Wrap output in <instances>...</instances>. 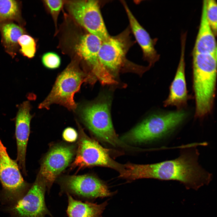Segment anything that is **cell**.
<instances>
[{
	"instance_id": "6da1fadb",
	"label": "cell",
	"mask_w": 217,
	"mask_h": 217,
	"mask_svg": "<svg viewBox=\"0 0 217 217\" xmlns=\"http://www.w3.org/2000/svg\"><path fill=\"white\" fill-rule=\"evenodd\" d=\"M196 149H185L176 159L149 164L128 163L123 165L119 177L130 181L154 178L179 181L187 189L197 190L208 185L212 175L199 165Z\"/></svg>"
},
{
	"instance_id": "7a4b0ae2",
	"label": "cell",
	"mask_w": 217,
	"mask_h": 217,
	"mask_svg": "<svg viewBox=\"0 0 217 217\" xmlns=\"http://www.w3.org/2000/svg\"><path fill=\"white\" fill-rule=\"evenodd\" d=\"M187 115L182 110L151 115L123 135L121 140L140 143L161 138L181 124Z\"/></svg>"
},
{
	"instance_id": "277c9868",
	"label": "cell",
	"mask_w": 217,
	"mask_h": 217,
	"mask_svg": "<svg viewBox=\"0 0 217 217\" xmlns=\"http://www.w3.org/2000/svg\"><path fill=\"white\" fill-rule=\"evenodd\" d=\"M87 75L75 64H70L58 76L50 93L39 108L49 109L51 105L57 104L74 111L77 105L74 95L89 78Z\"/></svg>"
},
{
	"instance_id": "cb8c5ba5",
	"label": "cell",
	"mask_w": 217,
	"mask_h": 217,
	"mask_svg": "<svg viewBox=\"0 0 217 217\" xmlns=\"http://www.w3.org/2000/svg\"><path fill=\"white\" fill-rule=\"evenodd\" d=\"M63 137L65 140L68 142H72L77 140V134L74 128L69 127L66 128L64 131Z\"/></svg>"
},
{
	"instance_id": "4fadbf2b",
	"label": "cell",
	"mask_w": 217,
	"mask_h": 217,
	"mask_svg": "<svg viewBox=\"0 0 217 217\" xmlns=\"http://www.w3.org/2000/svg\"><path fill=\"white\" fill-rule=\"evenodd\" d=\"M30 109L29 102H24L19 106L15 120V133L17 150L16 162L24 175L27 174L26 155L30 133V123L33 117L30 113Z\"/></svg>"
},
{
	"instance_id": "ac0fdd59",
	"label": "cell",
	"mask_w": 217,
	"mask_h": 217,
	"mask_svg": "<svg viewBox=\"0 0 217 217\" xmlns=\"http://www.w3.org/2000/svg\"><path fill=\"white\" fill-rule=\"evenodd\" d=\"M0 27L4 46L8 52L13 53L17 47L19 38L24 34V30L12 23H4Z\"/></svg>"
},
{
	"instance_id": "30bf717a",
	"label": "cell",
	"mask_w": 217,
	"mask_h": 217,
	"mask_svg": "<svg viewBox=\"0 0 217 217\" xmlns=\"http://www.w3.org/2000/svg\"><path fill=\"white\" fill-rule=\"evenodd\" d=\"M74 154L72 147L58 145L52 148L46 156L38 175L44 180L48 191L58 175L68 165Z\"/></svg>"
},
{
	"instance_id": "9a60e30c",
	"label": "cell",
	"mask_w": 217,
	"mask_h": 217,
	"mask_svg": "<svg viewBox=\"0 0 217 217\" xmlns=\"http://www.w3.org/2000/svg\"><path fill=\"white\" fill-rule=\"evenodd\" d=\"M127 16L130 27L143 53L144 58L149 63V67L159 60V56L155 48V41L141 26L130 10L126 4L122 2Z\"/></svg>"
},
{
	"instance_id": "ba28073f",
	"label": "cell",
	"mask_w": 217,
	"mask_h": 217,
	"mask_svg": "<svg viewBox=\"0 0 217 217\" xmlns=\"http://www.w3.org/2000/svg\"><path fill=\"white\" fill-rule=\"evenodd\" d=\"M69 9L76 20L91 34L102 41L110 36L102 16L98 1H75L69 4Z\"/></svg>"
},
{
	"instance_id": "7402d4cb",
	"label": "cell",
	"mask_w": 217,
	"mask_h": 217,
	"mask_svg": "<svg viewBox=\"0 0 217 217\" xmlns=\"http://www.w3.org/2000/svg\"><path fill=\"white\" fill-rule=\"evenodd\" d=\"M42 61L45 67L50 69L57 68L61 64V59L59 56L52 52L44 54L42 57Z\"/></svg>"
},
{
	"instance_id": "9c48e42d",
	"label": "cell",
	"mask_w": 217,
	"mask_h": 217,
	"mask_svg": "<svg viewBox=\"0 0 217 217\" xmlns=\"http://www.w3.org/2000/svg\"><path fill=\"white\" fill-rule=\"evenodd\" d=\"M95 166L109 167L119 172L122 165L111 158L107 149L96 141L84 136L79 141L77 155L72 167L81 168Z\"/></svg>"
},
{
	"instance_id": "8fae6325",
	"label": "cell",
	"mask_w": 217,
	"mask_h": 217,
	"mask_svg": "<svg viewBox=\"0 0 217 217\" xmlns=\"http://www.w3.org/2000/svg\"><path fill=\"white\" fill-rule=\"evenodd\" d=\"M102 41L97 36L90 33L83 36L76 47L77 53L92 67V71L102 84H108L112 81L111 75L100 63L99 53Z\"/></svg>"
},
{
	"instance_id": "5b68a950",
	"label": "cell",
	"mask_w": 217,
	"mask_h": 217,
	"mask_svg": "<svg viewBox=\"0 0 217 217\" xmlns=\"http://www.w3.org/2000/svg\"><path fill=\"white\" fill-rule=\"evenodd\" d=\"M0 182L2 187L0 199L10 206L20 200L31 186L24 180L16 161L9 157L0 140Z\"/></svg>"
},
{
	"instance_id": "ffe728a7",
	"label": "cell",
	"mask_w": 217,
	"mask_h": 217,
	"mask_svg": "<svg viewBox=\"0 0 217 217\" xmlns=\"http://www.w3.org/2000/svg\"><path fill=\"white\" fill-rule=\"evenodd\" d=\"M21 46L20 51L25 56L29 58H33L36 51V44L34 39L29 35L23 34L18 41Z\"/></svg>"
},
{
	"instance_id": "3957f363",
	"label": "cell",
	"mask_w": 217,
	"mask_h": 217,
	"mask_svg": "<svg viewBox=\"0 0 217 217\" xmlns=\"http://www.w3.org/2000/svg\"><path fill=\"white\" fill-rule=\"evenodd\" d=\"M104 96L82 108L80 115L89 129L97 137L114 146L130 148L115 132L110 112L111 99Z\"/></svg>"
},
{
	"instance_id": "2e32d148",
	"label": "cell",
	"mask_w": 217,
	"mask_h": 217,
	"mask_svg": "<svg viewBox=\"0 0 217 217\" xmlns=\"http://www.w3.org/2000/svg\"><path fill=\"white\" fill-rule=\"evenodd\" d=\"M206 0H204L203 1L200 26L193 53L217 55L215 36L206 18Z\"/></svg>"
},
{
	"instance_id": "d6986e66",
	"label": "cell",
	"mask_w": 217,
	"mask_h": 217,
	"mask_svg": "<svg viewBox=\"0 0 217 217\" xmlns=\"http://www.w3.org/2000/svg\"><path fill=\"white\" fill-rule=\"evenodd\" d=\"M18 3L13 0H0V26L7 20L17 19L19 17Z\"/></svg>"
},
{
	"instance_id": "52a82bcc",
	"label": "cell",
	"mask_w": 217,
	"mask_h": 217,
	"mask_svg": "<svg viewBox=\"0 0 217 217\" xmlns=\"http://www.w3.org/2000/svg\"><path fill=\"white\" fill-rule=\"evenodd\" d=\"M60 184L61 193L81 199H93L113 194L104 182L91 175L68 176L62 178Z\"/></svg>"
},
{
	"instance_id": "e0dca14e",
	"label": "cell",
	"mask_w": 217,
	"mask_h": 217,
	"mask_svg": "<svg viewBox=\"0 0 217 217\" xmlns=\"http://www.w3.org/2000/svg\"><path fill=\"white\" fill-rule=\"evenodd\" d=\"M68 204L67 210L68 217H102L108 202L97 204L88 201L83 202L74 199L67 194Z\"/></svg>"
},
{
	"instance_id": "7c38bea8",
	"label": "cell",
	"mask_w": 217,
	"mask_h": 217,
	"mask_svg": "<svg viewBox=\"0 0 217 217\" xmlns=\"http://www.w3.org/2000/svg\"><path fill=\"white\" fill-rule=\"evenodd\" d=\"M122 35L110 36L103 41L99 53L100 63L113 77L112 74L115 75L123 66L128 48L127 41Z\"/></svg>"
},
{
	"instance_id": "5bb4252c",
	"label": "cell",
	"mask_w": 217,
	"mask_h": 217,
	"mask_svg": "<svg viewBox=\"0 0 217 217\" xmlns=\"http://www.w3.org/2000/svg\"><path fill=\"white\" fill-rule=\"evenodd\" d=\"M186 38H181V57L174 78L170 87L169 95L164 102L165 107L175 106L178 110L187 104L188 95L185 74L184 51Z\"/></svg>"
},
{
	"instance_id": "603a6c76",
	"label": "cell",
	"mask_w": 217,
	"mask_h": 217,
	"mask_svg": "<svg viewBox=\"0 0 217 217\" xmlns=\"http://www.w3.org/2000/svg\"><path fill=\"white\" fill-rule=\"evenodd\" d=\"M45 3L49 8L53 16L55 18L60 12L64 4L62 0H45Z\"/></svg>"
},
{
	"instance_id": "44dd1931",
	"label": "cell",
	"mask_w": 217,
	"mask_h": 217,
	"mask_svg": "<svg viewBox=\"0 0 217 217\" xmlns=\"http://www.w3.org/2000/svg\"><path fill=\"white\" fill-rule=\"evenodd\" d=\"M206 14L208 22L215 36L217 32V5L214 0H206Z\"/></svg>"
},
{
	"instance_id": "8992f818",
	"label": "cell",
	"mask_w": 217,
	"mask_h": 217,
	"mask_svg": "<svg viewBox=\"0 0 217 217\" xmlns=\"http://www.w3.org/2000/svg\"><path fill=\"white\" fill-rule=\"evenodd\" d=\"M44 180L38 175L25 195L19 201L9 206L6 210L11 217H45L51 215L45 203L47 189Z\"/></svg>"
}]
</instances>
